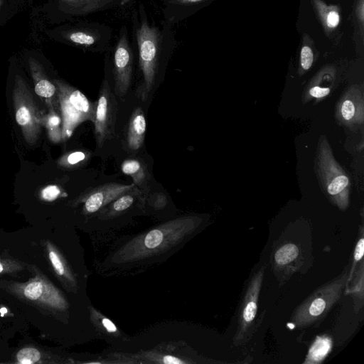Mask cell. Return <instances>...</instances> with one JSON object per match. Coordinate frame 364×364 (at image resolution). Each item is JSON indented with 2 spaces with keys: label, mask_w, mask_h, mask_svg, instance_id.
<instances>
[{
  "label": "cell",
  "mask_w": 364,
  "mask_h": 364,
  "mask_svg": "<svg viewBox=\"0 0 364 364\" xmlns=\"http://www.w3.org/2000/svg\"><path fill=\"white\" fill-rule=\"evenodd\" d=\"M355 103L352 100L346 99L343 101L341 106V113L343 119L346 121L352 120L357 113Z\"/></svg>",
  "instance_id": "obj_24"
},
{
  "label": "cell",
  "mask_w": 364,
  "mask_h": 364,
  "mask_svg": "<svg viewBox=\"0 0 364 364\" xmlns=\"http://www.w3.org/2000/svg\"><path fill=\"white\" fill-rule=\"evenodd\" d=\"M13 102L15 119L26 141L33 145L41 129V116L26 80L19 75L14 79Z\"/></svg>",
  "instance_id": "obj_4"
},
{
  "label": "cell",
  "mask_w": 364,
  "mask_h": 364,
  "mask_svg": "<svg viewBox=\"0 0 364 364\" xmlns=\"http://www.w3.org/2000/svg\"><path fill=\"white\" fill-rule=\"evenodd\" d=\"M11 291L24 301L51 311H63L67 302L61 293L48 279L37 274L25 283L13 282Z\"/></svg>",
  "instance_id": "obj_6"
},
{
  "label": "cell",
  "mask_w": 364,
  "mask_h": 364,
  "mask_svg": "<svg viewBox=\"0 0 364 364\" xmlns=\"http://www.w3.org/2000/svg\"><path fill=\"white\" fill-rule=\"evenodd\" d=\"M363 252H364V238H363V230H361L360 237L356 244V246L355 247V250L353 252V266H352L350 272L348 274V281L352 278V274H353V272H354L356 264L361 260V259L363 256Z\"/></svg>",
  "instance_id": "obj_25"
},
{
  "label": "cell",
  "mask_w": 364,
  "mask_h": 364,
  "mask_svg": "<svg viewBox=\"0 0 364 364\" xmlns=\"http://www.w3.org/2000/svg\"><path fill=\"white\" fill-rule=\"evenodd\" d=\"M163 363H164L166 364H170V363H172V364H181V363H183V362L182 360H181L180 359H178V358L173 357V356H171V355L164 356L163 358Z\"/></svg>",
  "instance_id": "obj_31"
},
{
  "label": "cell",
  "mask_w": 364,
  "mask_h": 364,
  "mask_svg": "<svg viewBox=\"0 0 364 364\" xmlns=\"http://www.w3.org/2000/svg\"><path fill=\"white\" fill-rule=\"evenodd\" d=\"M128 34L127 26H122L113 55L114 90L115 95L120 97L127 94L133 74L134 55Z\"/></svg>",
  "instance_id": "obj_9"
},
{
  "label": "cell",
  "mask_w": 364,
  "mask_h": 364,
  "mask_svg": "<svg viewBox=\"0 0 364 364\" xmlns=\"http://www.w3.org/2000/svg\"><path fill=\"white\" fill-rule=\"evenodd\" d=\"M45 353L35 347H24L20 349L15 357V363L33 364L47 363Z\"/></svg>",
  "instance_id": "obj_19"
},
{
  "label": "cell",
  "mask_w": 364,
  "mask_h": 364,
  "mask_svg": "<svg viewBox=\"0 0 364 364\" xmlns=\"http://www.w3.org/2000/svg\"><path fill=\"white\" fill-rule=\"evenodd\" d=\"M353 285L350 289L353 295L357 298V300L363 305V262H362L360 265V269L356 273L354 278Z\"/></svg>",
  "instance_id": "obj_21"
},
{
  "label": "cell",
  "mask_w": 364,
  "mask_h": 364,
  "mask_svg": "<svg viewBox=\"0 0 364 364\" xmlns=\"http://www.w3.org/2000/svg\"><path fill=\"white\" fill-rule=\"evenodd\" d=\"M112 36L110 26L97 21L81 22L60 33L61 38L67 43L92 53L108 50Z\"/></svg>",
  "instance_id": "obj_5"
},
{
  "label": "cell",
  "mask_w": 364,
  "mask_h": 364,
  "mask_svg": "<svg viewBox=\"0 0 364 364\" xmlns=\"http://www.w3.org/2000/svg\"><path fill=\"white\" fill-rule=\"evenodd\" d=\"M331 348V340L327 336L317 337L311 345L304 363H321Z\"/></svg>",
  "instance_id": "obj_16"
},
{
  "label": "cell",
  "mask_w": 364,
  "mask_h": 364,
  "mask_svg": "<svg viewBox=\"0 0 364 364\" xmlns=\"http://www.w3.org/2000/svg\"><path fill=\"white\" fill-rule=\"evenodd\" d=\"M330 92L328 87H314L310 89L309 94L314 97L321 98L326 96Z\"/></svg>",
  "instance_id": "obj_28"
},
{
  "label": "cell",
  "mask_w": 364,
  "mask_h": 364,
  "mask_svg": "<svg viewBox=\"0 0 364 364\" xmlns=\"http://www.w3.org/2000/svg\"><path fill=\"white\" fill-rule=\"evenodd\" d=\"M301 252L299 247L293 242H287L280 245L274 252V266L284 269L296 264Z\"/></svg>",
  "instance_id": "obj_15"
},
{
  "label": "cell",
  "mask_w": 364,
  "mask_h": 364,
  "mask_svg": "<svg viewBox=\"0 0 364 364\" xmlns=\"http://www.w3.org/2000/svg\"><path fill=\"white\" fill-rule=\"evenodd\" d=\"M313 53L309 46H304L301 51V65L304 70H308L313 63Z\"/></svg>",
  "instance_id": "obj_27"
},
{
  "label": "cell",
  "mask_w": 364,
  "mask_h": 364,
  "mask_svg": "<svg viewBox=\"0 0 364 364\" xmlns=\"http://www.w3.org/2000/svg\"><path fill=\"white\" fill-rule=\"evenodd\" d=\"M63 117L62 136L69 138L81 123L95 120L97 101H90L81 91L65 81L53 80Z\"/></svg>",
  "instance_id": "obj_3"
},
{
  "label": "cell",
  "mask_w": 364,
  "mask_h": 364,
  "mask_svg": "<svg viewBox=\"0 0 364 364\" xmlns=\"http://www.w3.org/2000/svg\"><path fill=\"white\" fill-rule=\"evenodd\" d=\"M321 156V170L326 190L341 210L348 205L349 179L324 146Z\"/></svg>",
  "instance_id": "obj_10"
},
{
  "label": "cell",
  "mask_w": 364,
  "mask_h": 364,
  "mask_svg": "<svg viewBox=\"0 0 364 364\" xmlns=\"http://www.w3.org/2000/svg\"><path fill=\"white\" fill-rule=\"evenodd\" d=\"M146 130V122L143 109L138 107L131 114L126 136L127 147L137 151L144 144Z\"/></svg>",
  "instance_id": "obj_14"
},
{
  "label": "cell",
  "mask_w": 364,
  "mask_h": 364,
  "mask_svg": "<svg viewBox=\"0 0 364 364\" xmlns=\"http://www.w3.org/2000/svg\"><path fill=\"white\" fill-rule=\"evenodd\" d=\"M28 63L36 94L45 102L50 112L56 113L60 105L55 85L48 79L38 60L30 58Z\"/></svg>",
  "instance_id": "obj_12"
},
{
  "label": "cell",
  "mask_w": 364,
  "mask_h": 364,
  "mask_svg": "<svg viewBox=\"0 0 364 364\" xmlns=\"http://www.w3.org/2000/svg\"><path fill=\"white\" fill-rule=\"evenodd\" d=\"M173 25L166 21L161 26L149 21L145 8L139 4L133 14V31L138 48L139 64L143 80L136 95L146 100L161 70L177 46Z\"/></svg>",
  "instance_id": "obj_1"
},
{
  "label": "cell",
  "mask_w": 364,
  "mask_h": 364,
  "mask_svg": "<svg viewBox=\"0 0 364 364\" xmlns=\"http://www.w3.org/2000/svg\"><path fill=\"white\" fill-rule=\"evenodd\" d=\"M102 324L104 327L109 332H114L117 331V328L114 324L108 318H103Z\"/></svg>",
  "instance_id": "obj_32"
},
{
  "label": "cell",
  "mask_w": 364,
  "mask_h": 364,
  "mask_svg": "<svg viewBox=\"0 0 364 364\" xmlns=\"http://www.w3.org/2000/svg\"><path fill=\"white\" fill-rule=\"evenodd\" d=\"M264 267H262L252 277L240 306L237 328L233 343L238 346L250 338L257 312L259 296L264 279Z\"/></svg>",
  "instance_id": "obj_8"
},
{
  "label": "cell",
  "mask_w": 364,
  "mask_h": 364,
  "mask_svg": "<svg viewBox=\"0 0 364 364\" xmlns=\"http://www.w3.org/2000/svg\"><path fill=\"white\" fill-rule=\"evenodd\" d=\"M1 4H2V0H0V7H1Z\"/></svg>",
  "instance_id": "obj_33"
},
{
  "label": "cell",
  "mask_w": 364,
  "mask_h": 364,
  "mask_svg": "<svg viewBox=\"0 0 364 364\" xmlns=\"http://www.w3.org/2000/svg\"><path fill=\"white\" fill-rule=\"evenodd\" d=\"M16 267L11 265V262H6V260H0V274L3 272H11L12 269Z\"/></svg>",
  "instance_id": "obj_30"
},
{
  "label": "cell",
  "mask_w": 364,
  "mask_h": 364,
  "mask_svg": "<svg viewBox=\"0 0 364 364\" xmlns=\"http://www.w3.org/2000/svg\"><path fill=\"white\" fill-rule=\"evenodd\" d=\"M46 250L48 259L56 274L65 279L71 280L66 264L55 247L51 243L47 242Z\"/></svg>",
  "instance_id": "obj_18"
},
{
  "label": "cell",
  "mask_w": 364,
  "mask_h": 364,
  "mask_svg": "<svg viewBox=\"0 0 364 364\" xmlns=\"http://www.w3.org/2000/svg\"><path fill=\"white\" fill-rule=\"evenodd\" d=\"M163 233L159 229L150 231L144 238V245L149 249L158 247L163 241Z\"/></svg>",
  "instance_id": "obj_23"
},
{
  "label": "cell",
  "mask_w": 364,
  "mask_h": 364,
  "mask_svg": "<svg viewBox=\"0 0 364 364\" xmlns=\"http://www.w3.org/2000/svg\"><path fill=\"white\" fill-rule=\"evenodd\" d=\"M60 9L65 14L82 16L107 9L121 7L131 0H57Z\"/></svg>",
  "instance_id": "obj_13"
},
{
  "label": "cell",
  "mask_w": 364,
  "mask_h": 364,
  "mask_svg": "<svg viewBox=\"0 0 364 364\" xmlns=\"http://www.w3.org/2000/svg\"><path fill=\"white\" fill-rule=\"evenodd\" d=\"M90 157L89 151H76L65 157L64 164L70 166H80L87 161Z\"/></svg>",
  "instance_id": "obj_22"
},
{
  "label": "cell",
  "mask_w": 364,
  "mask_h": 364,
  "mask_svg": "<svg viewBox=\"0 0 364 364\" xmlns=\"http://www.w3.org/2000/svg\"><path fill=\"white\" fill-rule=\"evenodd\" d=\"M339 22V16L336 11H331L328 14L327 17V25L333 28L336 27Z\"/></svg>",
  "instance_id": "obj_29"
},
{
  "label": "cell",
  "mask_w": 364,
  "mask_h": 364,
  "mask_svg": "<svg viewBox=\"0 0 364 364\" xmlns=\"http://www.w3.org/2000/svg\"><path fill=\"white\" fill-rule=\"evenodd\" d=\"M122 171L130 176L136 186L141 185L146 179V172L144 165L136 159H126L121 166Z\"/></svg>",
  "instance_id": "obj_17"
},
{
  "label": "cell",
  "mask_w": 364,
  "mask_h": 364,
  "mask_svg": "<svg viewBox=\"0 0 364 364\" xmlns=\"http://www.w3.org/2000/svg\"><path fill=\"white\" fill-rule=\"evenodd\" d=\"M137 194L136 187L132 190L121 195L110 204L111 210L114 213L122 212L128 209L134 203L135 196Z\"/></svg>",
  "instance_id": "obj_20"
},
{
  "label": "cell",
  "mask_w": 364,
  "mask_h": 364,
  "mask_svg": "<svg viewBox=\"0 0 364 364\" xmlns=\"http://www.w3.org/2000/svg\"><path fill=\"white\" fill-rule=\"evenodd\" d=\"M136 187L132 184L119 183H106L92 187L82 194L81 200L84 202V209L88 213H93L120 196Z\"/></svg>",
  "instance_id": "obj_11"
},
{
  "label": "cell",
  "mask_w": 364,
  "mask_h": 364,
  "mask_svg": "<svg viewBox=\"0 0 364 364\" xmlns=\"http://www.w3.org/2000/svg\"><path fill=\"white\" fill-rule=\"evenodd\" d=\"M348 268L335 279L316 289L295 310L291 321L296 328L309 326L322 319L339 300L348 282Z\"/></svg>",
  "instance_id": "obj_2"
},
{
  "label": "cell",
  "mask_w": 364,
  "mask_h": 364,
  "mask_svg": "<svg viewBox=\"0 0 364 364\" xmlns=\"http://www.w3.org/2000/svg\"><path fill=\"white\" fill-rule=\"evenodd\" d=\"M60 192V189L58 186L49 185L42 190L41 197L45 200L52 201L59 197Z\"/></svg>",
  "instance_id": "obj_26"
},
{
  "label": "cell",
  "mask_w": 364,
  "mask_h": 364,
  "mask_svg": "<svg viewBox=\"0 0 364 364\" xmlns=\"http://www.w3.org/2000/svg\"><path fill=\"white\" fill-rule=\"evenodd\" d=\"M118 105L107 79H104L99 92L94 120V134L98 148L114 136Z\"/></svg>",
  "instance_id": "obj_7"
}]
</instances>
